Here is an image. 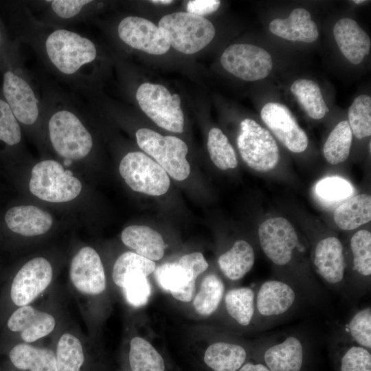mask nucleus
<instances>
[{"mask_svg":"<svg viewBox=\"0 0 371 371\" xmlns=\"http://www.w3.org/2000/svg\"><path fill=\"white\" fill-rule=\"evenodd\" d=\"M255 291L253 326L260 331L269 330L282 324L304 303H308L297 286L276 278L264 281Z\"/></svg>","mask_w":371,"mask_h":371,"instance_id":"obj_1","label":"nucleus"},{"mask_svg":"<svg viewBox=\"0 0 371 371\" xmlns=\"http://www.w3.org/2000/svg\"><path fill=\"white\" fill-rule=\"evenodd\" d=\"M255 361L271 371H306L311 346L300 332H280L262 336L254 349Z\"/></svg>","mask_w":371,"mask_h":371,"instance_id":"obj_2","label":"nucleus"},{"mask_svg":"<svg viewBox=\"0 0 371 371\" xmlns=\"http://www.w3.org/2000/svg\"><path fill=\"white\" fill-rule=\"evenodd\" d=\"M159 28L170 46L186 54H194L207 46L214 38L215 28L203 16L186 12L164 16Z\"/></svg>","mask_w":371,"mask_h":371,"instance_id":"obj_3","label":"nucleus"},{"mask_svg":"<svg viewBox=\"0 0 371 371\" xmlns=\"http://www.w3.org/2000/svg\"><path fill=\"white\" fill-rule=\"evenodd\" d=\"M81 190L80 180L56 161L44 160L32 169L30 190L41 200L53 203L69 201L77 197Z\"/></svg>","mask_w":371,"mask_h":371,"instance_id":"obj_4","label":"nucleus"},{"mask_svg":"<svg viewBox=\"0 0 371 371\" xmlns=\"http://www.w3.org/2000/svg\"><path fill=\"white\" fill-rule=\"evenodd\" d=\"M139 148L155 161L172 178L177 181L187 179L190 167L186 159L188 151L186 144L175 136H163L148 129L139 128L136 132Z\"/></svg>","mask_w":371,"mask_h":371,"instance_id":"obj_5","label":"nucleus"},{"mask_svg":"<svg viewBox=\"0 0 371 371\" xmlns=\"http://www.w3.org/2000/svg\"><path fill=\"white\" fill-rule=\"evenodd\" d=\"M237 146L245 163L256 171L269 172L278 164L280 153L276 140L254 120L246 118L240 122Z\"/></svg>","mask_w":371,"mask_h":371,"instance_id":"obj_6","label":"nucleus"},{"mask_svg":"<svg viewBox=\"0 0 371 371\" xmlns=\"http://www.w3.org/2000/svg\"><path fill=\"white\" fill-rule=\"evenodd\" d=\"M142 110L159 127L173 133H182L184 117L178 94H171L163 85L145 82L136 92Z\"/></svg>","mask_w":371,"mask_h":371,"instance_id":"obj_7","label":"nucleus"},{"mask_svg":"<svg viewBox=\"0 0 371 371\" xmlns=\"http://www.w3.org/2000/svg\"><path fill=\"white\" fill-rule=\"evenodd\" d=\"M45 47L51 62L65 74L75 73L96 57V49L91 41L67 30L53 32L46 40Z\"/></svg>","mask_w":371,"mask_h":371,"instance_id":"obj_8","label":"nucleus"},{"mask_svg":"<svg viewBox=\"0 0 371 371\" xmlns=\"http://www.w3.org/2000/svg\"><path fill=\"white\" fill-rule=\"evenodd\" d=\"M49 132L54 150L65 159H82L92 148L91 134L80 120L69 111H59L51 117Z\"/></svg>","mask_w":371,"mask_h":371,"instance_id":"obj_9","label":"nucleus"},{"mask_svg":"<svg viewBox=\"0 0 371 371\" xmlns=\"http://www.w3.org/2000/svg\"><path fill=\"white\" fill-rule=\"evenodd\" d=\"M349 260L346 261L345 295L350 302H357L371 286V232H356L348 244Z\"/></svg>","mask_w":371,"mask_h":371,"instance_id":"obj_10","label":"nucleus"},{"mask_svg":"<svg viewBox=\"0 0 371 371\" xmlns=\"http://www.w3.org/2000/svg\"><path fill=\"white\" fill-rule=\"evenodd\" d=\"M119 171L134 191L160 196L169 189L167 172L153 159L141 152H131L122 159Z\"/></svg>","mask_w":371,"mask_h":371,"instance_id":"obj_11","label":"nucleus"},{"mask_svg":"<svg viewBox=\"0 0 371 371\" xmlns=\"http://www.w3.org/2000/svg\"><path fill=\"white\" fill-rule=\"evenodd\" d=\"M313 270L323 286L344 297L346 261L344 247L336 236L318 239L312 251Z\"/></svg>","mask_w":371,"mask_h":371,"instance_id":"obj_12","label":"nucleus"},{"mask_svg":"<svg viewBox=\"0 0 371 371\" xmlns=\"http://www.w3.org/2000/svg\"><path fill=\"white\" fill-rule=\"evenodd\" d=\"M221 63L229 73L247 81L266 78L273 67L271 54L265 49L250 44L229 45L222 54Z\"/></svg>","mask_w":371,"mask_h":371,"instance_id":"obj_13","label":"nucleus"},{"mask_svg":"<svg viewBox=\"0 0 371 371\" xmlns=\"http://www.w3.org/2000/svg\"><path fill=\"white\" fill-rule=\"evenodd\" d=\"M260 116L263 122L289 150L300 153L307 148L308 137L286 106L278 102L267 103L261 109Z\"/></svg>","mask_w":371,"mask_h":371,"instance_id":"obj_14","label":"nucleus"},{"mask_svg":"<svg viewBox=\"0 0 371 371\" xmlns=\"http://www.w3.org/2000/svg\"><path fill=\"white\" fill-rule=\"evenodd\" d=\"M52 280L50 263L44 258H33L20 269L12 281V302L19 306H27L48 286Z\"/></svg>","mask_w":371,"mask_h":371,"instance_id":"obj_15","label":"nucleus"},{"mask_svg":"<svg viewBox=\"0 0 371 371\" xmlns=\"http://www.w3.org/2000/svg\"><path fill=\"white\" fill-rule=\"evenodd\" d=\"M117 31L126 44L148 54H164L170 47L159 27L144 18L126 17L120 23Z\"/></svg>","mask_w":371,"mask_h":371,"instance_id":"obj_16","label":"nucleus"},{"mask_svg":"<svg viewBox=\"0 0 371 371\" xmlns=\"http://www.w3.org/2000/svg\"><path fill=\"white\" fill-rule=\"evenodd\" d=\"M74 286L81 293L98 295L106 288V278L100 256L90 247H82L73 258L69 271Z\"/></svg>","mask_w":371,"mask_h":371,"instance_id":"obj_17","label":"nucleus"},{"mask_svg":"<svg viewBox=\"0 0 371 371\" xmlns=\"http://www.w3.org/2000/svg\"><path fill=\"white\" fill-rule=\"evenodd\" d=\"M3 93L16 120L27 125L36 121L38 116V100L24 79L11 71H5L3 74Z\"/></svg>","mask_w":371,"mask_h":371,"instance_id":"obj_18","label":"nucleus"},{"mask_svg":"<svg viewBox=\"0 0 371 371\" xmlns=\"http://www.w3.org/2000/svg\"><path fill=\"white\" fill-rule=\"evenodd\" d=\"M154 276L158 285L175 299L185 302L193 299L198 276L187 267L179 262H166L155 268Z\"/></svg>","mask_w":371,"mask_h":371,"instance_id":"obj_19","label":"nucleus"},{"mask_svg":"<svg viewBox=\"0 0 371 371\" xmlns=\"http://www.w3.org/2000/svg\"><path fill=\"white\" fill-rule=\"evenodd\" d=\"M333 34L341 52L351 63L359 64L368 55L370 38L355 20L339 19L334 25Z\"/></svg>","mask_w":371,"mask_h":371,"instance_id":"obj_20","label":"nucleus"},{"mask_svg":"<svg viewBox=\"0 0 371 371\" xmlns=\"http://www.w3.org/2000/svg\"><path fill=\"white\" fill-rule=\"evenodd\" d=\"M329 352L335 371H371V351L349 341L337 330L330 338Z\"/></svg>","mask_w":371,"mask_h":371,"instance_id":"obj_21","label":"nucleus"},{"mask_svg":"<svg viewBox=\"0 0 371 371\" xmlns=\"http://www.w3.org/2000/svg\"><path fill=\"white\" fill-rule=\"evenodd\" d=\"M55 324L52 315L27 305L16 310L8 322L9 329L21 332V338L27 343L47 335L54 330Z\"/></svg>","mask_w":371,"mask_h":371,"instance_id":"obj_22","label":"nucleus"},{"mask_svg":"<svg viewBox=\"0 0 371 371\" xmlns=\"http://www.w3.org/2000/svg\"><path fill=\"white\" fill-rule=\"evenodd\" d=\"M271 33L290 41L312 43L317 40L319 32L310 12L304 8L292 10L286 19H275L269 23Z\"/></svg>","mask_w":371,"mask_h":371,"instance_id":"obj_23","label":"nucleus"},{"mask_svg":"<svg viewBox=\"0 0 371 371\" xmlns=\"http://www.w3.org/2000/svg\"><path fill=\"white\" fill-rule=\"evenodd\" d=\"M9 229L25 236L46 233L52 225V217L47 212L34 205L15 206L5 214Z\"/></svg>","mask_w":371,"mask_h":371,"instance_id":"obj_24","label":"nucleus"},{"mask_svg":"<svg viewBox=\"0 0 371 371\" xmlns=\"http://www.w3.org/2000/svg\"><path fill=\"white\" fill-rule=\"evenodd\" d=\"M121 238L136 254L150 260H159L166 247L161 235L145 225H130L122 232Z\"/></svg>","mask_w":371,"mask_h":371,"instance_id":"obj_25","label":"nucleus"},{"mask_svg":"<svg viewBox=\"0 0 371 371\" xmlns=\"http://www.w3.org/2000/svg\"><path fill=\"white\" fill-rule=\"evenodd\" d=\"M249 357L244 345L219 341L211 344L204 354V362L213 371H238Z\"/></svg>","mask_w":371,"mask_h":371,"instance_id":"obj_26","label":"nucleus"},{"mask_svg":"<svg viewBox=\"0 0 371 371\" xmlns=\"http://www.w3.org/2000/svg\"><path fill=\"white\" fill-rule=\"evenodd\" d=\"M254 262L255 251L252 245L243 239L236 240L218 259L221 272L232 281L242 279L252 269Z\"/></svg>","mask_w":371,"mask_h":371,"instance_id":"obj_27","label":"nucleus"},{"mask_svg":"<svg viewBox=\"0 0 371 371\" xmlns=\"http://www.w3.org/2000/svg\"><path fill=\"white\" fill-rule=\"evenodd\" d=\"M255 297L256 291L247 286L231 289L224 295L223 300L225 312L242 328L253 326Z\"/></svg>","mask_w":371,"mask_h":371,"instance_id":"obj_28","label":"nucleus"},{"mask_svg":"<svg viewBox=\"0 0 371 371\" xmlns=\"http://www.w3.org/2000/svg\"><path fill=\"white\" fill-rule=\"evenodd\" d=\"M9 356L12 364L19 370L58 371L56 355L48 348L19 344L12 348Z\"/></svg>","mask_w":371,"mask_h":371,"instance_id":"obj_29","label":"nucleus"},{"mask_svg":"<svg viewBox=\"0 0 371 371\" xmlns=\"http://www.w3.org/2000/svg\"><path fill=\"white\" fill-rule=\"evenodd\" d=\"M336 225L341 230L357 229L371 220V197L366 194L352 196L336 208L333 214Z\"/></svg>","mask_w":371,"mask_h":371,"instance_id":"obj_30","label":"nucleus"},{"mask_svg":"<svg viewBox=\"0 0 371 371\" xmlns=\"http://www.w3.org/2000/svg\"><path fill=\"white\" fill-rule=\"evenodd\" d=\"M291 91L310 117L322 119L328 111L320 88L314 81L308 79L296 80L291 86Z\"/></svg>","mask_w":371,"mask_h":371,"instance_id":"obj_31","label":"nucleus"},{"mask_svg":"<svg viewBox=\"0 0 371 371\" xmlns=\"http://www.w3.org/2000/svg\"><path fill=\"white\" fill-rule=\"evenodd\" d=\"M225 291L223 280L214 273L207 275L195 295L193 305L196 311L203 316L213 314L219 307Z\"/></svg>","mask_w":371,"mask_h":371,"instance_id":"obj_32","label":"nucleus"},{"mask_svg":"<svg viewBox=\"0 0 371 371\" xmlns=\"http://www.w3.org/2000/svg\"><path fill=\"white\" fill-rule=\"evenodd\" d=\"M337 330L349 341L371 351L370 306L356 310Z\"/></svg>","mask_w":371,"mask_h":371,"instance_id":"obj_33","label":"nucleus"},{"mask_svg":"<svg viewBox=\"0 0 371 371\" xmlns=\"http://www.w3.org/2000/svg\"><path fill=\"white\" fill-rule=\"evenodd\" d=\"M115 284L122 288L127 302L134 307L144 306L151 293V287L144 272L135 270L113 278Z\"/></svg>","mask_w":371,"mask_h":371,"instance_id":"obj_34","label":"nucleus"},{"mask_svg":"<svg viewBox=\"0 0 371 371\" xmlns=\"http://www.w3.org/2000/svg\"><path fill=\"white\" fill-rule=\"evenodd\" d=\"M352 133L346 120L339 122L328 135L323 148L326 161L333 165L344 162L349 156Z\"/></svg>","mask_w":371,"mask_h":371,"instance_id":"obj_35","label":"nucleus"},{"mask_svg":"<svg viewBox=\"0 0 371 371\" xmlns=\"http://www.w3.org/2000/svg\"><path fill=\"white\" fill-rule=\"evenodd\" d=\"M129 362L132 371H164V361L155 348L143 338L130 343Z\"/></svg>","mask_w":371,"mask_h":371,"instance_id":"obj_36","label":"nucleus"},{"mask_svg":"<svg viewBox=\"0 0 371 371\" xmlns=\"http://www.w3.org/2000/svg\"><path fill=\"white\" fill-rule=\"evenodd\" d=\"M207 146L211 160L217 168L225 170L237 166L235 150L220 128H212L209 131Z\"/></svg>","mask_w":371,"mask_h":371,"instance_id":"obj_37","label":"nucleus"},{"mask_svg":"<svg viewBox=\"0 0 371 371\" xmlns=\"http://www.w3.org/2000/svg\"><path fill=\"white\" fill-rule=\"evenodd\" d=\"M56 358L58 371H80L85 359L80 340L69 333L63 335L57 345Z\"/></svg>","mask_w":371,"mask_h":371,"instance_id":"obj_38","label":"nucleus"},{"mask_svg":"<svg viewBox=\"0 0 371 371\" xmlns=\"http://www.w3.org/2000/svg\"><path fill=\"white\" fill-rule=\"evenodd\" d=\"M348 124L352 135L363 139L371 135V98L360 95L348 110Z\"/></svg>","mask_w":371,"mask_h":371,"instance_id":"obj_39","label":"nucleus"},{"mask_svg":"<svg viewBox=\"0 0 371 371\" xmlns=\"http://www.w3.org/2000/svg\"><path fill=\"white\" fill-rule=\"evenodd\" d=\"M318 196L328 201H339L349 197L354 192L352 185L338 177H327L319 181L315 186Z\"/></svg>","mask_w":371,"mask_h":371,"instance_id":"obj_40","label":"nucleus"},{"mask_svg":"<svg viewBox=\"0 0 371 371\" xmlns=\"http://www.w3.org/2000/svg\"><path fill=\"white\" fill-rule=\"evenodd\" d=\"M19 124L8 103L0 99V140L13 146L21 141Z\"/></svg>","mask_w":371,"mask_h":371,"instance_id":"obj_41","label":"nucleus"},{"mask_svg":"<svg viewBox=\"0 0 371 371\" xmlns=\"http://www.w3.org/2000/svg\"><path fill=\"white\" fill-rule=\"evenodd\" d=\"M90 0H54L51 1L54 12L60 18L69 19L78 14Z\"/></svg>","mask_w":371,"mask_h":371,"instance_id":"obj_42","label":"nucleus"},{"mask_svg":"<svg viewBox=\"0 0 371 371\" xmlns=\"http://www.w3.org/2000/svg\"><path fill=\"white\" fill-rule=\"evenodd\" d=\"M221 5L218 0H192L187 3L188 12L201 16L216 11Z\"/></svg>","mask_w":371,"mask_h":371,"instance_id":"obj_43","label":"nucleus"},{"mask_svg":"<svg viewBox=\"0 0 371 371\" xmlns=\"http://www.w3.org/2000/svg\"><path fill=\"white\" fill-rule=\"evenodd\" d=\"M179 262L190 269L197 276L208 267V263L201 252H193L183 256Z\"/></svg>","mask_w":371,"mask_h":371,"instance_id":"obj_44","label":"nucleus"},{"mask_svg":"<svg viewBox=\"0 0 371 371\" xmlns=\"http://www.w3.org/2000/svg\"><path fill=\"white\" fill-rule=\"evenodd\" d=\"M238 371H271L265 365L258 361H247Z\"/></svg>","mask_w":371,"mask_h":371,"instance_id":"obj_45","label":"nucleus"},{"mask_svg":"<svg viewBox=\"0 0 371 371\" xmlns=\"http://www.w3.org/2000/svg\"><path fill=\"white\" fill-rule=\"evenodd\" d=\"M153 3L156 4H169L173 2V1L171 0H153L150 1Z\"/></svg>","mask_w":371,"mask_h":371,"instance_id":"obj_46","label":"nucleus"},{"mask_svg":"<svg viewBox=\"0 0 371 371\" xmlns=\"http://www.w3.org/2000/svg\"><path fill=\"white\" fill-rule=\"evenodd\" d=\"M72 161L70 159H65V161H64V165L65 166H69L71 164Z\"/></svg>","mask_w":371,"mask_h":371,"instance_id":"obj_47","label":"nucleus"},{"mask_svg":"<svg viewBox=\"0 0 371 371\" xmlns=\"http://www.w3.org/2000/svg\"><path fill=\"white\" fill-rule=\"evenodd\" d=\"M365 1H363V0H355V1H352V2H354L356 4L362 3H364Z\"/></svg>","mask_w":371,"mask_h":371,"instance_id":"obj_48","label":"nucleus"},{"mask_svg":"<svg viewBox=\"0 0 371 371\" xmlns=\"http://www.w3.org/2000/svg\"><path fill=\"white\" fill-rule=\"evenodd\" d=\"M1 32H0V43H1Z\"/></svg>","mask_w":371,"mask_h":371,"instance_id":"obj_49","label":"nucleus"}]
</instances>
